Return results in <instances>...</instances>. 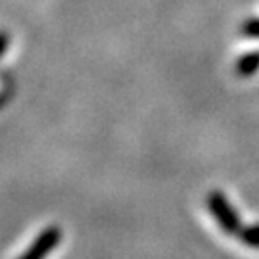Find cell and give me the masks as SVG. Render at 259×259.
I'll return each mask as SVG.
<instances>
[{
	"instance_id": "277c9868",
	"label": "cell",
	"mask_w": 259,
	"mask_h": 259,
	"mask_svg": "<svg viewBox=\"0 0 259 259\" xmlns=\"http://www.w3.org/2000/svg\"><path fill=\"white\" fill-rule=\"evenodd\" d=\"M238 240L242 246L251 248V250H259V223H250L244 225L238 232Z\"/></svg>"
},
{
	"instance_id": "6da1fadb",
	"label": "cell",
	"mask_w": 259,
	"mask_h": 259,
	"mask_svg": "<svg viewBox=\"0 0 259 259\" xmlns=\"http://www.w3.org/2000/svg\"><path fill=\"white\" fill-rule=\"evenodd\" d=\"M205 205L211 213V217L217 221L219 229H221L225 234L229 236H238L240 229L244 227L242 225V219L236 207L231 204V200L223 194L221 190H211L207 194V200H205Z\"/></svg>"
},
{
	"instance_id": "3957f363",
	"label": "cell",
	"mask_w": 259,
	"mask_h": 259,
	"mask_svg": "<svg viewBox=\"0 0 259 259\" xmlns=\"http://www.w3.org/2000/svg\"><path fill=\"white\" fill-rule=\"evenodd\" d=\"M234 71L242 79L253 77L259 71V50H248L238 56V60L234 64Z\"/></svg>"
},
{
	"instance_id": "5b68a950",
	"label": "cell",
	"mask_w": 259,
	"mask_h": 259,
	"mask_svg": "<svg viewBox=\"0 0 259 259\" xmlns=\"http://www.w3.org/2000/svg\"><path fill=\"white\" fill-rule=\"evenodd\" d=\"M242 37L246 38H259V18H248L240 25Z\"/></svg>"
},
{
	"instance_id": "7a4b0ae2",
	"label": "cell",
	"mask_w": 259,
	"mask_h": 259,
	"mask_svg": "<svg viewBox=\"0 0 259 259\" xmlns=\"http://www.w3.org/2000/svg\"><path fill=\"white\" fill-rule=\"evenodd\" d=\"M62 238H64V231L58 225H50L38 232L35 240L29 244V248L18 259H47L58 248Z\"/></svg>"
},
{
	"instance_id": "8992f818",
	"label": "cell",
	"mask_w": 259,
	"mask_h": 259,
	"mask_svg": "<svg viewBox=\"0 0 259 259\" xmlns=\"http://www.w3.org/2000/svg\"><path fill=\"white\" fill-rule=\"evenodd\" d=\"M8 33H2V48H0V54H6V50H8Z\"/></svg>"
}]
</instances>
